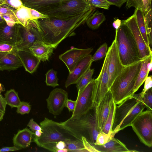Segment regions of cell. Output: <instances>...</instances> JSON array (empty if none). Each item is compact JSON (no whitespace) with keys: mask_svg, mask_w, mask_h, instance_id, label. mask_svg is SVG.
Listing matches in <instances>:
<instances>
[{"mask_svg":"<svg viewBox=\"0 0 152 152\" xmlns=\"http://www.w3.org/2000/svg\"><path fill=\"white\" fill-rule=\"evenodd\" d=\"M76 102V100L73 101L68 98L66 102L65 107H66L69 112L73 113L75 108Z\"/></svg>","mask_w":152,"mask_h":152,"instance_id":"48","label":"cell"},{"mask_svg":"<svg viewBox=\"0 0 152 152\" xmlns=\"http://www.w3.org/2000/svg\"><path fill=\"white\" fill-rule=\"evenodd\" d=\"M107 45L106 43H103L97 50L92 57V61H96L105 56L107 52Z\"/></svg>","mask_w":152,"mask_h":152,"instance_id":"39","label":"cell"},{"mask_svg":"<svg viewBox=\"0 0 152 152\" xmlns=\"http://www.w3.org/2000/svg\"><path fill=\"white\" fill-rule=\"evenodd\" d=\"M142 61L141 60L125 66L113 82L109 90L116 104H119L134 94V88Z\"/></svg>","mask_w":152,"mask_h":152,"instance_id":"4","label":"cell"},{"mask_svg":"<svg viewBox=\"0 0 152 152\" xmlns=\"http://www.w3.org/2000/svg\"><path fill=\"white\" fill-rule=\"evenodd\" d=\"M39 124L42 129L43 133L39 137L33 135L32 141L39 147L50 151L56 152L55 145L56 143L60 141H65L68 139L79 140L60 123L45 117Z\"/></svg>","mask_w":152,"mask_h":152,"instance_id":"3","label":"cell"},{"mask_svg":"<svg viewBox=\"0 0 152 152\" xmlns=\"http://www.w3.org/2000/svg\"><path fill=\"white\" fill-rule=\"evenodd\" d=\"M28 9L31 18L32 19L38 20L40 19L46 18L49 17L48 15L43 14L35 10L29 8H28Z\"/></svg>","mask_w":152,"mask_h":152,"instance_id":"42","label":"cell"},{"mask_svg":"<svg viewBox=\"0 0 152 152\" xmlns=\"http://www.w3.org/2000/svg\"><path fill=\"white\" fill-rule=\"evenodd\" d=\"M6 0H0V5L3 4L4 3Z\"/></svg>","mask_w":152,"mask_h":152,"instance_id":"58","label":"cell"},{"mask_svg":"<svg viewBox=\"0 0 152 152\" xmlns=\"http://www.w3.org/2000/svg\"><path fill=\"white\" fill-rule=\"evenodd\" d=\"M57 72L53 69L49 70L45 74V82L48 86L53 88L59 85L58 83V78L57 76Z\"/></svg>","mask_w":152,"mask_h":152,"instance_id":"36","label":"cell"},{"mask_svg":"<svg viewBox=\"0 0 152 152\" xmlns=\"http://www.w3.org/2000/svg\"><path fill=\"white\" fill-rule=\"evenodd\" d=\"M109 62L108 66V85L110 88L116 77L125 67L121 61L115 40L113 42L108 50Z\"/></svg>","mask_w":152,"mask_h":152,"instance_id":"12","label":"cell"},{"mask_svg":"<svg viewBox=\"0 0 152 152\" xmlns=\"http://www.w3.org/2000/svg\"><path fill=\"white\" fill-rule=\"evenodd\" d=\"M69 152H87L82 140H80L68 139L64 141Z\"/></svg>","mask_w":152,"mask_h":152,"instance_id":"32","label":"cell"},{"mask_svg":"<svg viewBox=\"0 0 152 152\" xmlns=\"http://www.w3.org/2000/svg\"><path fill=\"white\" fill-rule=\"evenodd\" d=\"M20 24L10 26L6 21L0 23V43L15 46L21 41L19 32Z\"/></svg>","mask_w":152,"mask_h":152,"instance_id":"16","label":"cell"},{"mask_svg":"<svg viewBox=\"0 0 152 152\" xmlns=\"http://www.w3.org/2000/svg\"><path fill=\"white\" fill-rule=\"evenodd\" d=\"M25 70L32 74L36 70L40 60L29 49L15 50Z\"/></svg>","mask_w":152,"mask_h":152,"instance_id":"20","label":"cell"},{"mask_svg":"<svg viewBox=\"0 0 152 152\" xmlns=\"http://www.w3.org/2000/svg\"><path fill=\"white\" fill-rule=\"evenodd\" d=\"M5 91V89L2 85L0 83V94Z\"/></svg>","mask_w":152,"mask_h":152,"instance_id":"56","label":"cell"},{"mask_svg":"<svg viewBox=\"0 0 152 152\" xmlns=\"http://www.w3.org/2000/svg\"><path fill=\"white\" fill-rule=\"evenodd\" d=\"M94 7L87 0H69L44 14L50 18L66 19L75 17Z\"/></svg>","mask_w":152,"mask_h":152,"instance_id":"6","label":"cell"},{"mask_svg":"<svg viewBox=\"0 0 152 152\" xmlns=\"http://www.w3.org/2000/svg\"><path fill=\"white\" fill-rule=\"evenodd\" d=\"M27 126L29 128V129L33 132L37 130L42 131V129L41 126L35 121L33 118L30 120Z\"/></svg>","mask_w":152,"mask_h":152,"instance_id":"45","label":"cell"},{"mask_svg":"<svg viewBox=\"0 0 152 152\" xmlns=\"http://www.w3.org/2000/svg\"><path fill=\"white\" fill-rule=\"evenodd\" d=\"M113 101L112 95L109 90L96 106L98 130L99 132L102 131L103 128Z\"/></svg>","mask_w":152,"mask_h":152,"instance_id":"18","label":"cell"},{"mask_svg":"<svg viewBox=\"0 0 152 152\" xmlns=\"http://www.w3.org/2000/svg\"><path fill=\"white\" fill-rule=\"evenodd\" d=\"M22 148L20 147L14 145L12 147H4L0 149V152H9L20 150Z\"/></svg>","mask_w":152,"mask_h":152,"instance_id":"51","label":"cell"},{"mask_svg":"<svg viewBox=\"0 0 152 152\" xmlns=\"http://www.w3.org/2000/svg\"><path fill=\"white\" fill-rule=\"evenodd\" d=\"M96 105L94 106L85 114L76 119L60 122L78 139L83 137L91 145L94 146L98 130Z\"/></svg>","mask_w":152,"mask_h":152,"instance_id":"2","label":"cell"},{"mask_svg":"<svg viewBox=\"0 0 152 152\" xmlns=\"http://www.w3.org/2000/svg\"><path fill=\"white\" fill-rule=\"evenodd\" d=\"M23 66L15 51L0 52V70L11 71Z\"/></svg>","mask_w":152,"mask_h":152,"instance_id":"21","label":"cell"},{"mask_svg":"<svg viewBox=\"0 0 152 152\" xmlns=\"http://www.w3.org/2000/svg\"><path fill=\"white\" fill-rule=\"evenodd\" d=\"M151 0H127L126 7L127 8L134 7L145 12L151 8Z\"/></svg>","mask_w":152,"mask_h":152,"instance_id":"29","label":"cell"},{"mask_svg":"<svg viewBox=\"0 0 152 152\" xmlns=\"http://www.w3.org/2000/svg\"><path fill=\"white\" fill-rule=\"evenodd\" d=\"M152 12L151 8L144 12L149 46L151 48L152 46Z\"/></svg>","mask_w":152,"mask_h":152,"instance_id":"35","label":"cell"},{"mask_svg":"<svg viewBox=\"0 0 152 152\" xmlns=\"http://www.w3.org/2000/svg\"><path fill=\"white\" fill-rule=\"evenodd\" d=\"M25 7L44 14L69 0H20Z\"/></svg>","mask_w":152,"mask_h":152,"instance_id":"19","label":"cell"},{"mask_svg":"<svg viewBox=\"0 0 152 152\" xmlns=\"http://www.w3.org/2000/svg\"><path fill=\"white\" fill-rule=\"evenodd\" d=\"M128 28L132 33L137 45L141 60L152 56L151 49L145 43L140 33L136 22L135 13L125 20L121 21Z\"/></svg>","mask_w":152,"mask_h":152,"instance_id":"11","label":"cell"},{"mask_svg":"<svg viewBox=\"0 0 152 152\" xmlns=\"http://www.w3.org/2000/svg\"><path fill=\"white\" fill-rule=\"evenodd\" d=\"M5 113L0 111V121L3 118Z\"/></svg>","mask_w":152,"mask_h":152,"instance_id":"57","label":"cell"},{"mask_svg":"<svg viewBox=\"0 0 152 152\" xmlns=\"http://www.w3.org/2000/svg\"><path fill=\"white\" fill-rule=\"evenodd\" d=\"M7 105L4 97L0 94V111L5 113Z\"/></svg>","mask_w":152,"mask_h":152,"instance_id":"50","label":"cell"},{"mask_svg":"<svg viewBox=\"0 0 152 152\" xmlns=\"http://www.w3.org/2000/svg\"><path fill=\"white\" fill-rule=\"evenodd\" d=\"M95 10L94 7L75 17L66 19L49 17L39 19L37 29L42 40L56 49L64 39L75 35L76 29L85 23Z\"/></svg>","mask_w":152,"mask_h":152,"instance_id":"1","label":"cell"},{"mask_svg":"<svg viewBox=\"0 0 152 152\" xmlns=\"http://www.w3.org/2000/svg\"><path fill=\"white\" fill-rule=\"evenodd\" d=\"M68 152V149L66 148H64L61 149L57 150L56 152Z\"/></svg>","mask_w":152,"mask_h":152,"instance_id":"55","label":"cell"},{"mask_svg":"<svg viewBox=\"0 0 152 152\" xmlns=\"http://www.w3.org/2000/svg\"><path fill=\"white\" fill-rule=\"evenodd\" d=\"M92 55L89 54L83 58L78 62L72 71L69 73L65 83L66 88L72 84H76L90 68L92 63Z\"/></svg>","mask_w":152,"mask_h":152,"instance_id":"17","label":"cell"},{"mask_svg":"<svg viewBox=\"0 0 152 152\" xmlns=\"http://www.w3.org/2000/svg\"><path fill=\"white\" fill-rule=\"evenodd\" d=\"M99 152H132L137 151L130 150L122 142L114 137L103 145L94 146Z\"/></svg>","mask_w":152,"mask_h":152,"instance_id":"24","label":"cell"},{"mask_svg":"<svg viewBox=\"0 0 152 152\" xmlns=\"http://www.w3.org/2000/svg\"><path fill=\"white\" fill-rule=\"evenodd\" d=\"M53 49L51 45L37 40L28 49L40 61L44 62L49 60L53 53Z\"/></svg>","mask_w":152,"mask_h":152,"instance_id":"22","label":"cell"},{"mask_svg":"<svg viewBox=\"0 0 152 152\" xmlns=\"http://www.w3.org/2000/svg\"><path fill=\"white\" fill-rule=\"evenodd\" d=\"M105 20L106 18L104 14L97 10L87 19L86 22L89 28L95 29L98 28Z\"/></svg>","mask_w":152,"mask_h":152,"instance_id":"28","label":"cell"},{"mask_svg":"<svg viewBox=\"0 0 152 152\" xmlns=\"http://www.w3.org/2000/svg\"><path fill=\"white\" fill-rule=\"evenodd\" d=\"M134 13L135 14L138 27L140 33L146 44L149 47L151 48L149 46L144 12L140 9H135Z\"/></svg>","mask_w":152,"mask_h":152,"instance_id":"26","label":"cell"},{"mask_svg":"<svg viewBox=\"0 0 152 152\" xmlns=\"http://www.w3.org/2000/svg\"><path fill=\"white\" fill-rule=\"evenodd\" d=\"M94 79L78 92L74 110L70 118L78 119L86 113L93 106V94Z\"/></svg>","mask_w":152,"mask_h":152,"instance_id":"8","label":"cell"},{"mask_svg":"<svg viewBox=\"0 0 152 152\" xmlns=\"http://www.w3.org/2000/svg\"><path fill=\"white\" fill-rule=\"evenodd\" d=\"M66 145L65 142L64 141L61 140L56 143L55 147L57 150L65 148L66 147Z\"/></svg>","mask_w":152,"mask_h":152,"instance_id":"52","label":"cell"},{"mask_svg":"<svg viewBox=\"0 0 152 152\" xmlns=\"http://www.w3.org/2000/svg\"><path fill=\"white\" fill-rule=\"evenodd\" d=\"M15 46L0 43V52H11L14 51Z\"/></svg>","mask_w":152,"mask_h":152,"instance_id":"47","label":"cell"},{"mask_svg":"<svg viewBox=\"0 0 152 152\" xmlns=\"http://www.w3.org/2000/svg\"><path fill=\"white\" fill-rule=\"evenodd\" d=\"M121 21L118 19L115 20L113 23V27L117 30L120 27L121 25Z\"/></svg>","mask_w":152,"mask_h":152,"instance_id":"53","label":"cell"},{"mask_svg":"<svg viewBox=\"0 0 152 152\" xmlns=\"http://www.w3.org/2000/svg\"><path fill=\"white\" fill-rule=\"evenodd\" d=\"M15 13L20 24L24 26H27L32 20L28 8L24 5L18 10H15Z\"/></svg>","mask_w":152,"mask_h":152,"instance_id":"30","label":"cell"},{"mask_svg":"<svg viewBox=\"0 0 152 152\" xmlns=\"http://www.w3.org/2000/svg\"><path fill=\"white\" fill-rule=\"evenodd\" d=\"M131 126L140 142L149 148L152 146V110L142 111Z\"/></svg>","mask_w":152,"mask_h":152,"instance_id":"7","label":"cell"},{"mask_svg":"<svg viewBox=\"0 0 152 152\" xmlns=\"http://www.w3.org/2000/svg\"><path fill=\"white\" fill-rule=\"evenodd\" d=\"M92 6L95 7L101 8L108 10L110 4L106 0H87Z\"/></svg>","mask_w":152,"mask_h":152,"instance_id":"40","label":"cell"},{"mask_svg":"<svg viewBox=\"0 0 152 152\" xmlns=\"http://www.w3.org/2000/svg\"><path fill=\"white\" fill-rule=\"evenodd\" d=\"M111 5H114L120 7L127 0H106Z\"/></svg>","mask_w":152,"mask_h":152,"instance_id":"49","label":"cell"},{"mask_svg":"<svg viewBox=\"0 0 152 152\" xmlns=\"http://www.w3.org/2000/svg\"><path fill=\"white\" fill-rule=\"evenodd\" d=\"M144 88L141 92L139 93L140 96H142L148 90L152 88V76L150 75L148 76L145 81Z\"/></svg>","mask_w":152,"mask_h":152,"instance_id":"44","label":"cell"},{"mask_svg":"<svg viewBox=\"0 0 152 152\" xmlns=\"http://www.w3.org/2000/svg\"><path fill=\"white\" fill-rule=\"evenodd\" d=\"M140 100L144 105L147 110H152V88L146 91L142 96H140Z\"/></svg>","mask_w":152,"mask_h":152,"instance_id":"38","label":"cell"},{"mask_svg":"<svg viewBox=\"0 0 152 152\" xmlns=\"http://www.w3.org/2000/svg\"><path fill=\"white\" fill-rule=\"evenodd\" d=\"M31 21L26 26L20 24L19 32L21 41L20 44L15 46L14 51L28 49L36 40H42L39 32L32 25Z\"/></svg>","mask_w":152,"mask_h":152,"instance_id":"14","label":"cell"},{"mask_svg":"<svg viewBox=\"0 0 152 152\" xmlns=\"http://www.w3.org/2000/svg\"><path fill=\"white\" fill-rule=\"evenodd\" d=\"M94 72V69H89L76 84L78 92L87 86L93 79L92 77Z\"/></svg>","mask_w":152,"mask_h":152,"instance_id":"34","label":"cell"},{"mask_svg":"<svg viewBox=\"0 0 152 152\" xmlns=\"http://www.w3.org/2000/svg\"><path fill=\"white\" fill-rule=\"evenodd\" d=\"M4 98L7 104L12 108H17L21 102L18 92L14 89L7 91L4 94Z\"/></svg>","mask_w":152,"mask_h":152,"instance_id":"31","label":"cell"},{"mask_svg":"<svg viewBox=\"0 0 152 152\" xmlns=\"http://www.w3.org/2000/svg\"><path fill=\"white\" fill-rule=\"evenodd\" d=\"M109 53H107L98 77L94 79L93 91V106L98 105L106 93L109 90L108 66Z\"/></svg>","mask_w":152,"mask_h":152,"instance_id":"10","label":"cell"},{"mask_svg":"<svg viewBox=\"0 0 152 152\" xmlns=\"http://www.w3.org/2000/svg\"><path fill=\"white\" fill-rule=\"evenodd\" d=\"M42 133L43 132L42 131L37 130L34 132L33 135L35 137H41Z\"/></svg>","mask_w":152,"mask_h":152,"instance_id":"54","label":"cell"},{"mask_svg":"<svg viewBox=\"0 0 152 152\" xmlns=\"http://www.w3.org/2000/svg\"><path fill=\"white\" fill-rule=\"evenodd\" d=\"M139 94H133L118 104L115 111L112 131L115 134L120 131L123 121L129 115L140 101Z\"/></svg>","mask_w":152,"mask_h":152,"instance_id":"9","label":"cell"},{"mask_svg":"<svg viewBox=\"0 0 152 152\" xmlns=\"http://www.w3.org/2000/svg\"><path fill=\"white\" fill-rule=\"evenodd\" d=\"M115 135L112 131L109 134H107L102 131L100 132L97 136L94 146L103 145L109 142L113 137H114Z\"/></svg>","mask_w":152,"mask_h":152,"instance_id":"37","label":"cell"},{"mask_svg":"<svg viewBox=\"0 0 152 152\" xmlns=\"http://www.w3.org/2000/svg\"><path fill=\"white\" fill-rule=\"evenodd\" d=\"M119 58L122 64L128 66L141 60L139 50L131 32L121 23L116 30L115 37Z\"/></svg>","mask_w":152,"mask_h":152,"instance_id":"5","label":"cell"},{"mask_svg":"<svg viewBox=\"0 0 152 152\" xmlns=\"http://www.w3.org/2000/svg\"><path fill=\"white\" fill-rule=\"evenodd\" d=\"M116 105V104L113 100L111 105L109 113L102 131L107 134H109L112 132V127Z\"/></svg>","mask_w":152,"mask_h":152,"instance_id":"33","label":"cell"},{"mask_svg":"<svg viewBox=\"0 0 152 152\" xmlns=\"http://www.w3.org/2000/svg\"><path fill=\"white\" fill-rule=\"evenodd\" d=\"M151 60L152 56L147 57L142 60L140 68L134 88V94L138 90L148 76L150 71L148 68V64Z\"/></svg>","mask_w":152,"mask_h":152,"instance_id":"25","label":"cell"},{"mask_svg":"<svg viewBox=\"0 0 152 152\" xmlns=\"http://www.w3.org/2000/svg\"><path fill=\"white\" fill-rule=\"evenodd\" d=\"M3 4L6 5L16 10H18L23 5L20 0H6Z\"/></svg>","mask_w":152,"mask_h":152,"instance_id":"43","label":"cell"},{"mask_svg":"<svg viewBox=\"0 0 152 152\" xmlns=\"http://www.w3.org/2000/svg\"><path fill=\"white\" fill-rule=\"evenodd\" d=\"M145 108L144 105L140 101L130 113L122 121L120 127V131L131 126L132 121Z\"/></svg>","mask_w":152,"mask_h":152,"instance_id":"27","label":"cell"},{"mask_svg":"<svg viewBox=\"0 0 152 152\" xmlns=\"http://www.w3.org/2000/svg\"><path fill=\"white\" fill-rule=\"evenodd\" d=\"M81 140L83 142L84 148L87 152H99L96 148L94 146L90 144L85 138L82 137L81 138Z\"/></svg>","mask_w":152,"mask_h":152,"instance_id":"46","label":"cell"},{"mask_svg":"<svg viewBox=\"0 0 152 152\" xmlns=\"http://www.w3.org/2000/svg\"><path fill=\"white\" fill-rule=\"evenodd\" d=\"M68 97L67 92L62 88L53 90L46 99L49 113L55 115L60 114L65 107Z\"/></svg>","mask_w":152,"mask_h":152,"instance_id":"13","label":"cell"},{"mask_svg":"<svg viewBox=\"0 0 152 152\" xmlns=\"http://www.w3.org/2000/svg\"><path fill=\"white\" fill-rule=\"evenodd\" d=\"M31 106L28 102L24 101L21 102L20 104L17 107L16 112L17 113L23 115L29 113L31 110Z\"/></svg>","mask_w":152,"mask_h":152,"instance_id":"41","label":"cell"},{"mask_svg":"<svg viewBox=\"0 0 152 152\" xmlns=\"http://www.w3.org/2000/svg\"><path fill=\"white\" fill-rule=\"evenodd\" d=\"M93 50L91 48L86 49L74 48L60 55L59 58L66 65L70 73L78 62L83 58L90 54Z\"/></svg>","mask_w":152,"mask_h":152,"instance_id":"15","label":"cell"},{"mask_svg":"<svg viewBox=\"0 0 152 152\" xmlns=\"http://www.w3.org/2000/svg\"><path fill=\"white\" fill-rule=\"evenodd\" d=\"M33 134L34 132L27 128L18 130L12 139L14 145L22 149L28 147L32 141Z\"/></svg>","mask_w":152,"mask_h":152,"instance_id":"23","label":"cell"}]
</instances>
